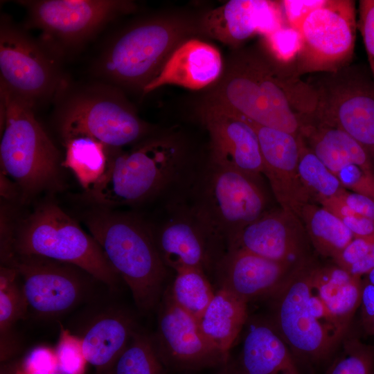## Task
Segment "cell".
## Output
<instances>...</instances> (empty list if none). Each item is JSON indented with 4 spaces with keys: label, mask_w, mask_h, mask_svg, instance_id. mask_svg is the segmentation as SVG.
Segmentation results:
<instances>
[{
    "label": "cell",
    "mask_w": 374,
    "mask_h": 374,
    "mask_svg": "<svg viewBox=\"0 0 374 374\" xmlns=\"http://www.w3.org/2000/svg\"><path fill=\"white\" fill-rule=\"evenodd\" d=\"M66 153L62 167L69 169L85 191L104 175L107 150L103 143L89 136H75L64 141Z\"/></svg>",
    "instance_id": "cell-29"
},
{
    "label": "cell",
    "mask_w": 374,
    "mask_h": 374,
    "mask_svg": "<svg viewBox=\"0 0 374 374\" xmlns=\"http://www.w3.org/2000/svg\"><path fill=\"white\" fill-rule=\"evenodd\" d=\"M314 265L304 260L292 271L275 297L272 322L298 364L327 359L347 329L330 314L313 280Z\"/></svg>",
    "instance_id": "cell-5"
},
{
    "label": "cell",
    "mask_w": 374,
    "mask_h": 374,
    "mask_svg": "<svg viewBox=\"0 0 374 374\" xmlns=\"http://www.w3.org/2000/svg\"><path fill=\"white\" fill-rule=\"evenodd\" d=\"M238 368L244 374H301L287 343L272 321L248 325Z\"/></svg>",
    "instance_id": "cell-24"
},
{
    "label": "cell",
    "mask_w": 374,
    "mask_h": 374,
    "mask_svg": "<svg viewBox=\"0 0 374 374\" xmlns=\"http://www.w3.org/2000/svg\"><path fill=\"white\" fill-rule=\"evenodd\" d=\"M17 189H19L15 182L8 179V177L1 171V196L4 199L13 198L17 194Z\"/></svg>",
    "instance_id": "cell-44"
},
{
    "label": "cell",
    "mask_w": 374,
    "mask_h": 374,
    "mask_svg": "<svg viewBox=\"0 0 374 374\" xmlns=\"http://www.w3.org/2000/svg\"><path fill=\"white\" fill-rule=\"evenodd\" d=\"M354 237H366L374 233V221L359 215L354 214L340 219Z\"/></svg>",
    "instance_id": "cell-42"
},
{
    "label": "cell",
    "mask_w": 374,
    "mask_h": 374,
    "mask_svg": "<svg viewBox=\"0 0 374 374\" xmlns=\"http://www.w3.org/2000/svg\"><path fill=\"white\" fill-rule=\"evenodd\" d=\"M153 235L164 264L175 271L197 268L206 273L213 265L217 267L224 256L217 251L225 244L192 208L173 215Z\"/></svg>",
    "instance_id": "cell-18"
},
{
    "label": "cell",
    "mask_w": 374,
    "mask_h": 374,
    "mask_svg": "<svg viewBox=\"0 0 374 374\" xmlns=\"http://www.w3.org/2000/svg\"><path fill=\"white\" fill-rule=\"evenodd\" d=\"M364 276V278H362L360 307L362 321L365 328L374 319V269Z\"/></svg>",
    "instance_id": "cell-41"
},
{
    "label": "cell",
    "mask_w": 374,
    "mask_h": 374,
    "mask_svg": "<svg viewBox=\"0 0 374 374\" xmlns=\"http://www.w3.org/2000/svg\"><path fill=\"white\" fill-rule=\"evenodd\" d=\"M158 305L157 330L153 340L164 366L195 371L226 363L229 355L205 338L197 320L179 307L167 290Z\"/></svg>",
    "instance_id": "cell-15"
},
{
    "label": "cell",
    "mask_w": 374,
    "mask_h": 374,
    "mask_svg": "<svg viewBox=\"0 0 374 374\" xmlns=\"http://www.w3.org/2000/svg\"><path fill=\"white\" fill-rule=\"evenodd\" d=\"M266 204L257 176L211 164L192 208L228 250L240 231L266 212Z\"/></svg>",
    "instance_id": "cell-10"
},
{
    "label": "cell",
    "mask_w": 374,
    "mask_h": 374,
    "mask_svg": "<svg viewBox=\"0 0 374 374\" xmlns=\"http://www.w3.org/2000/svg\"><path fill=\"white\" fill-rule=\"evenodd\" d=\"M365 330L368 334L374 336V319L369 325L365 328Z\"/></svg>",
    "instance_id": "cell-46"
},
{
    "label": "cell",
    "mask_w": 374,
    "mask_h": 374,
    "mask_svg": "<svg viewBox=\"0 0 374 374\" xmlns=\"http://www.w3.org/2000/svg\"><path fill=\"white\" fill-rule=\"evenodd\" d=\"M374 269V235L370 249L366 256L348 271L358 276H362Z\"/></svg>",
    "instance_id": "cell-43"
},
{
    "label": "cell",
    "mask_w": 374,
    "mask_h": 374,
    "mask_svg": "<svg viewBox=\"0 0 374 374\" xmlns=\"http://www.w3.org/2000/svg\"><path fill=\"white\" fill-rule=\"evenodd\" d=\"M1 171L23 197L59 187L63 160L34 108L0 86Z\"/></svg>",
    "instance_id": "cell-6"
},
{
    "label": "cell",
    "mask_w": 374,
    "mask_h": 374,
    "mask_svg": "<svg viewBox=\"0 0 374 374\" xmlns=\"http://www.w3.org/2000/svg\"><path fill=\"white\" fill-rule=\"evenodd\" d=\"M323 374H374V347L355 337L344 339L341 351Z\"/></svg>",
    "instance_id": "cell-33"
},
{
    "label": "cell",
    "mask_w": 374,
    "mask_h": 374,
    "mask_svg": "<svg viewBox=\"0 0 374 374\" xmlns=\"http://www.w3.org/2000/svg\"><path fill=\"white\" fill-rule=\"evenodd\" d=\"M299 219L310 242L322 256L333 259L354 238L339 218L312 202L303 206Z\"/></svg>",
    "instance_id": "cell-27"
},
{
    "label": "cell",
    "mask_w": 374,
    "mask_h": 374,
    "mask_svg": "<svg viewBox=\"0 0 374 374\" xmlns=\"http://www.w3.org/2000/svg\"><path fill=\"white\" fill-rule=\"evenodd\" d=\"M53 55L41 43L2 15L0 26V86L37 105L55 99L68 86Z\"/></svg>",
    "instance_id": "cell-11"
},
{
    "label": "cell",
    "mask_w": 374,
    "mask_h": 374,
    "mask_svg": "<svg viewBox=\"0 0 374 374\" xmlns=\"http://www.w3.org/2000/svg\"><path fill=\"white\" fill-rule=\"evenodd\" d=\"M358 27L361 32L374 80V0H361Z\"/></svg>",
    "instance_id": "cell-37"
},
{
    "label": "cell",
    "mask_w": 374,
    "mask_h": 374,
    "mask_svg": "<svg viewBox=\"0 0 374 374\" xmlns=\"http://www.w3.org/2000/svg\"><path fill=\"white\" fill-rule=\"evenodd\" d=\"M355 2L325 0L300 25L296 74L335 72L350 64L357 29Z\"/></svg>",
    "instance_id": "cell-13"
},
{
    "label": "cell",
    "mask_w": 374,
    "mask_h": 374,
    "mask_svg": "<svg viewBox=\"0 0 374 374\" xmlns=\"http://www.w3.org/2000/svg\"><path fill=\"white\" fill-rule=\"evenodd\" d=\"M26 8L28 26L42 32L40 42L58 55L80 46L105 25L134 12L136 3L127 0L19 1Z\"/></svg>",
    "instance_id": "cell-12"
},
{
    "label": "cell",
    "mask_w": 374,
    "mask_h": 374,
    "mask_svg": "<svg viewBox=\"0 0 374 374\" xmlns=\"http://www.w3.org/2000/svg\"><path fill=\"white\" fill-rule=\"evenodd\" d=\"M107 150L106 171L83 197L94 206L109 208L137 204L158 194L187 158L186 142L173 133L154 132L128 151Z\"/></svg>",
    "instance_id": "cell-4"
},
{
    "label": "cell",
    "mask_w": 374,
    "mask_h": 374,
    "mask_svg": "<svg viewBox=\"0 0 374 374\" xmlns=\"http://www.w3.org/2000/svg\"><path fill=\"white\" fill-rule=\"evenodd\" d=\"M1 262L17 271L28 308L40 318L74 308L86 298L93 278L75 265L39 256L10 253Z\"/></svg>",
    "instance_id": "cell-14"
},
{
    "label": "cell",
    "mask_w": 374,
    "mask_h": 374,
    "mask_svg": "<svg viewBox=\"0 0 374 374\" xmlns=\"http://www.w3.org/2000/svg\"><path fill=\"white\" fill-rule=\"evenodd\" d=\"M247 305L231 292L220 288L197 320L205 338L227 355L247 322Z\"/></svg>",
    "instance_id": "cell-25"
},
{
    "label": "cell",
    "mask_w": 374,
    "mask_h": 374,
    "mask_svg": "<svg viewBox=\"0 0 374 374\" xmlns=\"http://www.w3.org/2000/svg\"><path fill=\"white\" fill-rule=\"evenodd\" d=\"M262 37V44L278 61L294 64L300 45L298 30L285 25Z\"/></svg>",
    "instance_id": "cell-34"
},
{
    "label": "cell",
    "mask_w": 374,
    "mask_h": 374,
    "mask_svg": "<svg viewBox=\"0 0 374 374\" xmlns=\"http://www.w3.org/2000/svg\"><path fill=\"white\" fill-rule=\"evenodd\" d=\"M167 291L179 307L197 320L215 293L206 273L197 268H184L176 271L172 287Z\"/></svg>",
    "instance_id": "cell-30"
},
{
    "label": "cell",
    "mask_w": 374,
    "mask_h": 374,
    "mask_svg": "<svg viewBox=\"0 0 374 374\" xmlns=\"http://www.w3.org/2000/svg\"><path fill=\"white\" fill-rule=\"evenodd\" d=\"M373 234L366 237H354L352 241L333 260L336 265L348 271L368 253Z\"/></svg>",
    "instance_id": "cell-38"
},
{
    "label": "cell",
    "mask_w": 374,
    "mask_h": 374,
    "mask_svg": "<svg viewBox=\"0 0 374 374\" xmlns=\"http://www.w3.org/2000/svg\"><path fill=\"white\" fill-rule=\"evenodd\" d=\"M354 213L374 221V199L346 188L337 195Z\"/></svg>",
    "instance_id": "cell-40"
},
{
    "label": "cell",
    "mask_w": 374,
    "mask_h": 374,
    "mask_svg": "<svg viewBox=\"0 0 374 374\" xmlns=\"http://www.w3.org/2000/svg\"><path fill=\"white\" fill-rule=\"evenodd\" d=\"M153 338L136 330L116 361L112 374H164Z\"/></svg>",
    "instance_id": "cell-31"
},
{
    "label": "cell",
    "mask_w": 374,
    "mask_h": 374,
    "mask_svg": "<svg viewBox=\"0 0 374 374\" xmlns=\"http://www.w3.org/2000/svg\"><path fill=\"white\" fill-rule=\"evenodd\" d=\"M223 68L220 53L215 47L193 38L175 50L143 93L168 84L195 90L211 86L220 78Z\"/></svg>",
    "instance_id": "cell-23"
},
{
    "label": "cell",
    "mask_w": 374,
    "mask_h": 374,
    "mask_svg": "<svg viewBox=\"0 0 374 374\" xmlns=\"http://www.w3.org/2000/svg\"><path fill=\"white\" fill-rule=\"evenodd\" d=\"M293 64L278 61L260 43L232 49L218 80L203 103L229 111L253 123L299 136V81Z\"/></svg>",
    "instance_id": "cell-1"
},
{
    "label": "cell",
    "mask_w": 374,
    "mask_h": 374,
    "mask_svg": "<svg viewBox=\"0 0 374 374\" xmlns=\"http://www.w3.org/2000/svg\"><path fill=\"white\" fill-rule=\"evenodd\" d=\"M135 330L131 314L118 308H107L89 320L79 337L84 358L96 374H112Z\"/></svg>",
    "instance_id": "cell-22"
},
{
    "label": "cell",
    "mask_w": 374,
    "mask_h": 374,
    "mask_svg": "<svg viewBox=\"0 0 374 374\" xmlns=\"http://www.w3.org/2000/svg\"><path fill=\"white\" fill-rule=\"evenodd\" d=\"M21 374H52L58 366L55 351L46 346L31 349L21 363ZM16 374L17 372L16 371Z\"/></svg>",
    "instance_id": "cell-36"
},
{
    "label": "cell",
    "mask_w": 374,
    "mask_h": 374,
    "mask_svg": "<svg viewBox=\"0 0 374 374\" xmlns=\"http://www.w3.org/2000/svg\"><path fill=\"white\" fill-rule=\"evenodd\" d=\"M298 168L303 184L316 200L337 195L344 189L338 178L308 146L301 135Z\"/></svg>",
    "instance_id": "cell-32"
},
{
    "label": "cell",
    "mask_w": 374,
    "mask_h": 374,
    "mask_svg": "<svg viewBox=\"0 0 374 374\" xmlns=\"http://www.w3.org/2000/svg\"><path fill=\"white\" fill-rule=\"evenodd\" d=\"M299 264L278 262L243 249H232L226 251L216 267L220 288L248 302L256 297L273 295Z\"/></svg>",
    "instance_id": "cell-21"
},
{
    "label": "cell",
    "mask_w": 374,
    "mask_h": 374,
    "mask_svg": "<svg viewBox=\"0 0 374 374\" xmlns=\"http://www.w3.org/2000/svg\"><path fill=\"white\" fill-rule=\"evenodd\" d=\"M287 25L280 1L230 0L201 13L199 35L235 49L256 35L263 36Z\"/></svg>",
    "instance_id": "cell-17"
},
{
    "label": "cell",
    "mask_w": 374,
    "mask_h": 374,
    "mask_svg": "<svg viewBox=\"0 0 374 374\" xmlns=\"http://www.w3.org/2000/svg\"><path fill=\"white\" fill-rule=\"evenodd\" d=\"M228 374H244L238 368L230 370Z\"/></svg>",
    "instance_id": "cell-48"
},
{
    "label": "cell",
    "mask_w": 374,
    "mask_h": 374,
    "mask_svg": "<svg viewBox=\"0 0 374 374\" xmlns=\"http://www.w3.org/2000/svg\"><path fill=\"white\" fill-rule=\"evenodd\" d=\"M1 374H16V371L8 366H1Z\"/></svg>",
    "instance_id": "cell-45"
},
{
    "label": "cell",
    "mask_w": 374,
    "mask_h": 374,
    "mask_svg": "<svg viewBox=\"0 0 374 374\" xmlns=\"http://www.w3.org/2000/svg\"><path fill=\"white\" fill-rule=\"evenodd\" d=\"M305 235L296 215L281 208L266 211L240 231L228 250L240 249L272 260L297 265L305 260L303 256Z\"/></svg>",
    "instance_id": "cell-20"
},
{
    "label": "cell",
    "mask_w": 374,
    "mask_h": 374,
    "mask_svg": "<svg viewBox=\"0 0 374 374\" xmlns=\"http://www.w3.org/2000/svg\"><path fill=\"white\" fill-rule=\"evenodd\" d=\"M84 222L112 268L130 287L136 305L147 312L164 293L167 267L153 231L135 215L94 206Z\"/></svg>",
    "instance_id": "cell-3"
},
{
    "label": "cell",
    "mask_w": 374,
    "mask_h": 374,
    "mask_svg": "<svg viewBox=\"0 0 374 374\" xmlns=\"http://www.w3.org/2000/svg\"><path fill=\"white\" fill-rule=\"evenodd\" d=\"M10 253L39 256L75 265L112 289L119 279L96 240L51 202L39 205L12 224L10 251L1 260Z\"/></svg>",
    "instance_id": "cell-8"
},
{
    "label": "cell",
    "mask_w": 374,
    "mask_h": 374,
    "mask_svg": "<svg viewBox=\"0 0 374 374\" xmlns=\"http://www.w3.org/2000/svg\"><path fill=\"white\" fill-rule=\"evenodd\" d=\"M170 10L132 21L111 38L96 64L97 75L110 84L142 91L186 41L199 35V17Z\"/></svg>",
    "instance_id": "cell-2"
},
{
    "label": "cell",
    "mask_w": 374,
    "mask_h": 374,
    "mask_svg": "<svg viewBox=\"0 0 374 374\" xmlns=\"http://www.w3.org/2000/svg\"><path fill=\"white\" fill-rule=\"evenodd\" d=\"M199 114L209 136L211 164L257 177L263 174L258 139L249 122L213 105L202 104Z\"/></svg>",
    "instance_id": "cell-16"
},
{
    "label": "cell",
    "mask_w": 374,
    "mask_h": 374,
    "mask_svg": "<svg viewBox=\"0 0 374 374\" xmlns=\"http://www.w3.org/2000/svg\"><path fill=\"white\" fill-rule=\"evenodd\" d=\"M305 83V117L346 133L374 163V80L349 65L316 73Z\"/></svg>",
    "instance_id": "cell-9"
},
{
    "label": "cell",
    "mask_w": 374,
    "mask_h": 374,
    "mask_svg": "<svg viewBox=\"0 0 374 374\" xmlns=\"http://www.w3.org/2000/svg\"><path fill=\"white\" fill-rule=\"evenodd\" d=\"M313 280L332 317L346 329L361 304L362 277L335 266H314Z\"/></svg>",
    "instance_id": "cell-26"
},
{
    "label": "cell",
    "mask_w": 374,
    "mask_h": 374,
    "mask_svg": "<svg viewBox=\"0 0 374 374\" xmlns=\"http://www.w3.org/2000/svg\"><path fill=\"white\" fill-rule=\"evenodd\" d=\"M280 1L287 25L298 30L307 16L322 5L325 0H283Z\"/></svg>",
    "instance_id": "cell-39"
},
{
    "label": "cell",
    "mask_w": 374,
    "mask_h": 374,
    "mask_svg": "<svg viewBox=\"0 0 374 374\" xmlns=\"http://www.w3.org/2000/svg\"><path fill=\"white\" fill-rule=\"evenodd\" d=\"M52 374H70L66 371H64L63 369H62L59 366H57L55 371Z\"/></svg>",
    "instance_id": "cell-47"
},
{
    "label": "cell",
    "mask_w": 374,
    "mask_h": 374,
    "mask_svg": "<svg viewBox=\"0 0 374 374\" xmlns=\"http://www.w3.org/2000/svg\"><path fill=\"white\" fill-rule=\"evenodd\" d=\"M55 123L63 141L84 136L107 148L136 144L154 133L142 120L121 89L97 83L70 89L56 98Z\"/></svg>",
    "instance_id": "cell-7"
},
{
    "label": "cell",
    "mask_w": 374,
    "mask_h": 374,
    "mask_svg": "<svg viewBox=\"0 0 374 374\" xmlns=\"http://www.w3.org/2000/svg\"><path fill=\"white\" fill-rule=\"evenodd\" d=\"M17 271L8 265L0 267V348L1 359L6 360L16 349L12 332L14 325L25 317L28 304Z\"/></svg>",
    "instance_id": "cell-28"
},
{
    "label": "cell",
    "mask_w": 374,
    "mask_h": 374,
    "mask_svg": "<svg viewBox=\"0 0 374 374\" xmlns=\"http://www.w3.org/2000/svg\"><path fill=\"white\" fill-rule=\"evenodd\" d=\"M247 122L257 134L263 174L277 202L281 209L299 218L302 208L312 199L299 173L300 135Z\"/></svg>",
    "instance_id": "cell-19"
},
{
    "label": "cell",
    "mask_w": 374,
    "mask_h": 374,
    "mask_svg": "<svg viewBox=\"0 0 374 374\" xmlns=\"http://www.w3.org/2000/svg\"><path fill=\"white\" fill-rule=\"evenodd\" d=\"M58 366L70 374H82L87 361L78 336L62 330L55 350Z\"/></svg>",
    "instance_id": "cell-35"
}]
</instances>
